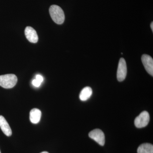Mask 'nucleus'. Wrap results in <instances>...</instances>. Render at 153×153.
<instances>
[{"mask_svg": "<svg viewBox=\"0 0 153 153\" xmlns=\"http://www.w3.org/2000/svg\"><path fill=\"white\" fill-rule=\"evenodd\" d=\"M49 12L51 18L56 24H63L65 20V15L61 7L56 5H53L49 8Z\"/></svg>", "mask_w": 153, "mask_h": 153, "instance_id": "f257e3e1", "label": "nucleus"}, {"mask_svg": "<svg viewBox=\"0 0 153 153\" xmlns=\"http://www.w3.org/2000/svg\"><path fill=\"white\" fill-rule=\"evenodd\" d=\"M18 81L17 76L14 74H7L0 76V86L5 88L14 87Z\"/></svg>", "mask_w": 153, "mask_h": 153, "instance_id": "f03ea898", "label": "nucleus"}, {"mask_svg": "<svg viewBox=\"0 0 153 153\" xmlns=\"http://www.w3.org/2000/svg\"><path fill=\"white\" fill-rule=\"evenodd\" d=\"M149 120L150 116L149 113L146 111H143L136 118L134 124L137 128H142L148 125Z\"/></svg>", "mask_w": 153, "mask_h": 153, "instance_id": "7ed1b4c3", "label": "nucleus"}, {"mask_svg": "<svg viewBox=\"0 0 153 153\" xmlns=\"http://www.w3.org/2000/svg\"><path fill=\"white\" fill-rule=\"evenodd\" d=\"M127 73L126 63L123 58H121L119 62L117 71V79L120 82L125 79Z\"/></svg>", "mask_w": 153, "mask_h": 153, "instance_id": "20e7f679", "label": "nucleus"}, {"mask_svg": "<svg viewBox=\"0 0 153 153\" xmlns=\"http://www.w3.org/2000/svg\"><path fill=\"white\" fill-rule=\"evenodd\" d=\"M88 135L89 137L94 140L100 146H104L105 143V135L101 130L99 129L93 130L89 132Z\"/></svg>", "mask_w": 153, "mask_h": 153, "instance_id": "39448f33", "label": "nucleus"}, {"mask_svg": "<svg viewBox=\"0 0 153 153\" xmlns=\"http://www.w3.org/2000/svg\"><path fill=\"white\" fill-rule=\"evenodd\" d=\"M142 61L145 69L152 76H153V60L149 55L144 54L142 56Z\"/></svg>", "mask_w": 153, "mask_h": 153, "instance_id": "423d86ee", "label": "nucleus"}, {"mask_svg": "<svg viewBox=\"0 0 153 153\" xmlns=\"http://www.w3.org/2000/svg\"><path fill=\"white\" fill-rule=\"evenodd\" d=\"M25 35L28 41L31 43H36L38 37L36 30L30 27H27L25 30Z\"/></svg>", "mask_w": 153, "mask_h": 153, "instance_id": "0eeeda50", "label": "nucleus"}, {"mask_svg": "<svg viewBox=\"0 0 153 153\" xmlns=\"http://www.w3.org/2000/svg\"><path fill=\"white\" fill-rule=\"evenodd\" d=\"M0 128L3 133L8 137L11 136L12 131L10 127L5 118L0 115Z\"/></svg>", "mask_w": 153, "mask_h": 153, "instance_id": "6e6552de", "label": "nucleus"}, {"mask_svg": "<svg viewBox=\"0 0 153 153\" xmlns=\"http://www.w3.org/2000/svg\"><path fill=\"white\" fill-rule=\"evenodd\" d=\"M41 112L40 110L37 108H33L30 112V120L32 123H38L41 120Z\"/></svg>", "mask_w": 153, "mask_h": 153, "instance_id": "1a4fd4ad", "label": "nucleus"}, {"mask_svg": "<svg viewBox=\"0 0 153 153\" xmlns=\"http://www.w3.org/2000/svg\"><path fill=\"white\" fill-rule=\"evenodd\" d=\"M92 93L93 92L91 88L88 86L84 88L79 94V99L81 101H86L91 97Z\"/></svg>", "mask_w": 153, "mask_h": 153, "instance_id": "9d476101", "label": "nucleus"}, {"mask_svg": "<svg viewBox=\"0 0 153 153\" xmlns=\"http://www.w3.org/2000/svg\"><path fill=\"white\" fill-rule=\"evenodd\" d=\"M137 153H153V145L148 143L142 144L138 148Z\"/></svg>", "mask_w": 153, "mask_h": 153, "instance_id": "9b49d317", "label": "nucleus"}, {"mask_svg": "<svg viewBox=\"0 0 153 153\" xmlns=\"http://www.w3.org/2000/svg\"><path fill=\"white\" fill-rule=\"evenodd\" d=\"M41 82H39L38 80L36 79H33L32 81V84L33 85L35 86V87H38L41 85Z\"/></svg>", "mask_w": 153, "mask_h": 153, "instance_id": "f8f14e48", "label": "nucleus"}, {"mask_svg": "<svg viewBox=\"0 0 153 153\" xmlns=\"http://www.w3.org/2000/svg\"><path fill=\"white\" fill-rule=\"evenodd\" d=\"M36 79L38 80V81H39V82L42 83L43 82V80H44V78H43V76H41V75H40V74H37L36 76Z\"/></svg>", "mask_w": 153, "mask_h": 153, "instance_id": "ddd939ff", "label": "nucleus"}, {"mask_svg": "<svg viewBox=\"0 0 153 153\" xmlns=\"http://www.w3.org/2000/svg\"><path fill=\"white\" fill-rule=\"evenodd\" d=\"M151 28L152 29V31L153 32V23L152 22V23L151 24Z\"/></svg>", "mask_w": 153, "mask_h": 153, "instance_id": "4468645a", "label": "nucleus"}, {"mask_svg": "<svg viewBox=\"0 0 153 153\" xmlns=\"http://www.w3.org/2000/svg\"><path fill=\"white\" fill-rule=\"evenodd\" d=\"M41 153H49L48 152H41Z\"/></svg>", "mask_w": 153, "mask_h": 153, "instance_id": "2eb2a0df", "label": "nucleus"}, {"mask_svg": "<svg viewBox=\"0 0 153 153\" xmlns=\"http://www.w3.org/2000/svg\"><path fill=\"white\" fill-rule=\"evenodd\" d=\"M0 153H1V151H0Z\"/></svg>", "mask_w": 153, "mask_h": 153, "instance_id": "dca6fc26", "label": "nucleus"}]
</instances>
